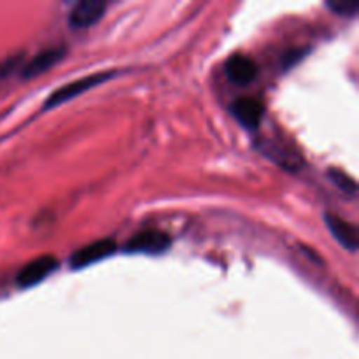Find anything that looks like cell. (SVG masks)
I'll list each match as a JSON object with an SVG mask.
<instances>
[{"label": "cell", "instance_id": "6da1fadb", "mask_svg": "<svg viewBox=\"0 0 359 359\" xmlns=\"http://www.w3.org/2000/svg\"><path fill=\"white\" fill-rule=\"evenodd\" d=\"M114 76H116L114 72H98V74H93V76L83 77V79L72 81V83L58 88V90L53 91V93L49 95L48 100H46V104H44V111L56 107V105L65 104V102L76 98L77 95H83L84 91H88V90H91V88L98 86V84L105 83V81H109L111 77H114Z\"/></svg>", "mask_w": 359, "mask_h": 359}, {"label": "cell", "instance_id": "7a4b0ae2", "mask_svg": "<svg viewBox=\"0 0 359 359\" xmlns=\"http://www.w3.org/2000/svg\"><path fill=\"white\" fill-rule=\"evenodd\" d=\"M170 237L160 230H142L133 235L125 244L126 252H144V255H161L170 248Z\"/></svg>", "mask_w": 359, "mask_h": 359}, {"label": "cell", "instance_id": "3957f363", "mask_svg": "<svg viewBox=\"0 0 359 359\" xmlns=\"http://www.w3.org/2000/svg\"><path fill=\"white\" fill-rule=\"evenodd\" d=\"M58 269V259L53 256L44 255L39 258L32 259L30 263L23 266L16 276V284L20 287H32L35 284L42 283L49 273H53Z\"/></svg>", "mask_w": 359, "mask_h": 359}, {"label": "cell", "instance_id": "277c9868", "mask_svg": "<svg viewBox=\"0 0 359 359\" xmlns=\"http://www.w3.org/2000/svg\"><path fill=\"white\" fill-rule=\"evenodd\" d=\"M116 252V242L111 238H102V241L93 242V244H88L84 248L77 249L76 252L70 258V266L74 270L84 269V266L91 265V263H97L100 259L109 258Z\"/></svg>", "mask_w": 359, "mask_h": 359}, {"label": "cell", "instance_id": "5b68a950", "mask_svg": "<svg viewBox=\"0 0 359 359\" xmlns=\"http://www.w3.org/2000/svg\"><path fill=\"white\" fill-rule=\"evenodd\" d=\"M105 9H107V4L102 2V0H83V2H77L72 7L69 16V25L72 28H88L91 25L98 23L104 16Z\"/></svg>", "mask_w": 359, "mask_h": 359}, {"label": "cell", "instance_id": "8992f818", "mask_svg": "<svg viewBox=\"0 0 359 359\" xmlns=\"http://www.w3.org/2000/svg\"><path fill=\"white\" fill-rule=\"evenodd\" d=\"M224 72H226V77L233 84H238V86H248L258 76V65L252 58L244 55H235L230 56L224 63Z\"/></svg>", "mask_w": 359, "mask_h": 359}, {"label": "cell", "instance_id": "52a82bcc", "mask_svg": "<svg viewBox=\"0 0 359 359\" xmlns=\"http://www.w3.org/2000/svg\"><path fill=\"white\" fill-rule=\"evenodd\" d=\"M231 112L241 125L249 130H255L263 119V104L256 98L242 97L231 105Z\"/></svg>", "mask_w": 359, "mask_h": 359}, {"label": "cell", "instance_id": "ba28073f", "mask_svg": "<svg viewBox=\"0 0 359 359\" xmlns=\"http://www.w3.org/2000/svg\"><path fill=\"white\" fill-rule=\"evenodd\" d=\"M65 53H67V49L63 48V46H58V48L44 49V51L39 53L37 56H34V58H32L30 62L25 65L21 76H23L25 79H30V77H35V76H41V74H44L46 70H49L51 67H55L56 63H58L60 60L65 56Z\"/></svg>", "mask_w": 359, "mask_h": 359}, {"label": "cell", "instance_id": "9c48e42d", "mask_svg": "<svg viewBox=\"0 0 359 359\" xmlns=\"http://www.w3.org/2000/svg\"><path fill=\"white\" fill-rule=\"evenodd\" d=\"M326 224H328V230L332 231L333 237L337 238L342 248L349 249V251H356L359 244V235L354 224L347 223V221L340 219L339 216H333V214H326L325 216Z\"/></svg>", "mask_w": 359, "mask_h": 359}, {"label": "cell", "instance_id": "30bf717a", "mask_svg": "<svg viewBox=\"0 0 359 359\" xmlns=\"http://www.w3.org/2000/svg\"><path fill=\"white\" fill-rule=\"evenodd\" d=\"M259 149L265 153V156H269L270 160H273L277 165L287 168V170H298V167H302V158L298 154L291 153L286 147H280L279 144L263 142Z\"/></svg>", "mask_w": 359, "mask_h": 359}, {"label": "cell", "instance_id": "8fae6325", "mask_svg": "<svg viewBox=\"0 0 359 359\" xmlns=\"http://www.w3.org/2000/svg\"><path fill=\"white\" fill-rule=\"evenodd\" d=\"M326 175H328V179L337 186V188L342 189V191L347 193V195H354V193L358 191L356 181H354V179L351 177L349 174H346L344 170H339V168H330Z\"/></svg>", "mask_w": 359, "mask_h": 359}, {"label": "cell", "instance_id": "7c38bea8", "mask_svg": "<svg viewBox=\"0 0 359 359\" xmlns=\"http://www.w3.org/2000/svg\"><path fill=\"white\" fill-rule=\"evenodd\" d=\"M326 7L339 16H354L358 13V4L353 0H330Z\"/></svg>", "mask_w": 359, "mask_h": 359}, {"label": "cell", "instance_id": "4fadbf2b", "mask_svg": "<svg viewBox=\"0 0 359 359\" xmlns=\"http://www.w3.org/2000/svg\"><path fill=\"white\" fill-rule=\"evenodd\" d=\"M21 58H23V55H21V53H18V55H11V56H7V58L0 60V79L6 76H9V74L13 72L18 65H20Z\"/></svg>", "mask_w": 359, "mask_h": 359}]
</instances>
